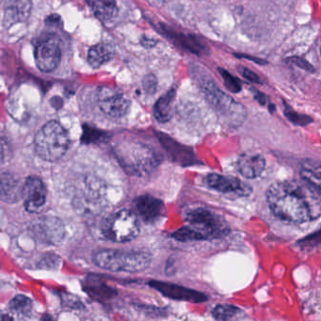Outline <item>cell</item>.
I'll return each instance as SVG.
<instances>
[{
    "instance_id": "6",
    "label": "cell",
    "mask_w": 321,
    "mask_h": 321,
    "mask_svg": "<svg viewBox=\"0 0 321 321\" xmlns=\"http://www.w3.org/2000/svg\"><path fill=\"white\" fill-rule=\"evenodd\" d=\"M186 220L198 240L223 238L228 233L224 219L206 207H196L187 211Z\"/></svg>"
},
{
    "instance_id": "18",
    "label": "cell",
    "mask_w": 321,
    "mask_h": 321,
    "mask_svg": "<svg viewBox=\"0 0 321 321\" xmlns=\"http://www.w3.org/2000/svg\"><path fill=\"white\" fill-rule=\"evenodd\" d=\"M176 92L174 89L169 90L154 104V118L159 122H167L173 118L174 113V100Z\"/></svg>"
},
{
    "instance_id": "16",
    "label": "cell",
    "mask_w": 321,
    "mask_h": 321,
    "mask_svg": "<svg viewBox=\"0 0 321 321\" xmlns=\"http://www.w3.org/2000/svg\"><path fill=\"white\" fill-rule=\"evenodd\" d=\"M238 171L245 178L255 179L263 174L266 168V160L262 154H244L239 156Z\"/></svg>"
},
{
    "instance_id": "28",
    "label": "cell",
    "mask_w": 321,
    "mask_h": 321,
    "mask_svg": "<svg viewBox=\"0 0 321 321\" xmlns=\"http://www.w3.org/2000/svg\"><path fill=\"white\" fill-rule=\"evenodd\" d=\"M9 154V144L5 141L0 140V159H3Z\"/></svg>"
},
{
    "instance_id": "22",
    "label": "cell",
    "mask_w": 321,
    "mask_h": 321,
    "mask_svg": "<svg viewBox=\"0 0 321 321\" xmlns=\"http://www.w3.org/2000/svg\"><path fill=\"white\" fill-rule=\"evenodd\" d=\"M320 172L318 162H305L301 170L302 180L320 191Z\"/></svg>"
},
{
    "instance_id": "9",
    "label": "cell",
    "mask_w": 321,
    "mask_h": 321,
    "mask_svg": "<svg viewBox=\"0 0 321 321\" xmlns=\"http://www.w3.org/2000/svg\"><path fill=\"white\" fill-rule=\"evenodd\" d=\"M35 62L39 69L45 73L54 71L60 61L61 49L56 39H46L40 42L34 51Z\"/></svg>"
},
{
    "instance_id": "15",
    "label": "cell",
    "mask_w": 321,
    "mask_h": 321,
    "mask_svg": "<svg viewBox=\"0 0 321 321\" xmlns=\"http://www.w3.org/2000/svg\"><path fill=\"white\" fill-rule=\"evenodd\" d=\"M23 185H21L20 180L14 174L0 171V200L13 204L22 198Z\"/></svg>"
},
{
    "instance_id": "13",
    "label": "cell",
    "mask_w": 321,
    "mask_h": 321,
    "mask_svg": "<svg viewBox=\"0 0 321 321\" xmlns=\"http://www.w3.org/2000/svg\"><path fill=\"white\" fill-rule=\"evenodd\" d=\"M206 184L209 187L224 194H236L238 196H247L251 192L250 185L232 176L218 174H210L206 176Z\"/></svg>"
},
{
    "instance_id": "24",
    "label": "cell",
    "mask_w": 321,
    "mask_h": 321,
    "mask_svg": "<svg viewBox=\"0 0 321 321\" xmlns=\"http://www.w3.org/2000/svg\"><path fill=\"white\" fill-rule=\"evenodd\" d=\"M9 307L16 315L28 316L33 312V302L26 296L18 295L11 301Z\"/></svg>"
},
{
    "instance_id": "26",
    "label": "cell",
    "mask_w": 321,
    "mask_h": 321,
    "mask_svg": "<svg viewBox=\"0 0 321 321\" xmlns=\"http://www.w3.org/2000/svg\"><path fill=\"white\" fill-rule=\"evenodd\" d=\"M285 115L291 122H294L296 124L305 125L309 122H312V119H310L309 117L298 114V113H296L295 111H293L292 109H289V108H286V109H285Z\"/></svg>"
},
{
    "instance_id": "11",
    "label": "cell",
    "mask_w": 321,
    "mask_h": 321,
    "mask_svg": "<svg viewBox=\"0 0 321 321\" xmlns=\"http://www.w3.org/2000/svg\"><path fill=\"white\" fill-rule=\"evenodd\" d=\"M22 197L28 212H39L46 201V187L44 182L39 177H28L23 184Z\"/></svg>"
},
{
    "instance_id": "20",
    "label": "cell",
    "mask_w": 321,
    "mask_h": 321,
    "mask_svg": "<svg viewBox=\"0 0 321 321\" xmlns=\"http://www.w3.org/2000/svg\"><path fill=\"white\" fill-rule=\"evenodd\" d=\"M114 47L109 44H97L91 46L88 53V61L91 67L98 68L108 62L114 56Z\"/></svg>"
},
{
    "instance_id": "4",
    "label": "cell",
    "mask_w": 321,
    "mask_h": 321,
    "mask_svg": "<svg viewBox=\"0 0 321 321\" xmlns=\"http://www.w3.org/2000/svg\"><path fill=\"white\" fill-rule=\"evenodd\" d=\"M120 159L129 173L146 175L160 164V154L148 144L138 142L124 144L120 151Z\"/></svg>"
},
{
    "instance_id": "23",
    "label": "cell",
    "mask_w": 321,
    "mask_h": 321,
    "mask_svg": "<svg viewBox=\"0 0 321 321\" xmlns=\"http://www.w3.org/2000/svg\"><path fill=\"white\" fill-rule=\"evenodd\" d=\"M212 315L217 320H232L244 317L245 313L237 306L229 304H220L214 308Z\"/></svg>"
},
{
    "instance_id": "21",
    "label": "cell",
    "mask_w": 321,
    "mask_h": 321,
    "mask_svg": "<svg viewBox=\"0 0 321 321\" xmlns=\"http://www.w3.org/2000/svg\"><path fill=\"white\" fill-rule=\"evenodd\" d=\"M87 2L97 18L102 21H109L118 14L115 0H87Z\"/></svg>"
},
{
    "instance_id": "29",
    "label": "cell",
    "mask_w": 321,
    "mask_h": 321,
    "mask_svg": "<svg viewBox=\"0 0 321 321\" xmlns=\"http://www.w3.org/2000/svg\"><path fill=\"white\" fill-rule=\"evenodd\" d=\"M291 61H292L293 63H295L296 65L302 67L304 70H311V69H313L312 66L309 65L308 62H306L305 60H302L301 58H292Z\"/></svg>"
},
{
    "instance_id": "31",
    "label": "cell",
    "mask_w": 321,
    "mask_h": 321,
    "mask_svg": "<svg viewBox=\"0 0 321 321\" xmlns=\"http://www.w3.org/2000/svg\"><path fill=\"white\" fill-rule=\"evenodd\" d=\"M158 1H161V2H165V1H167V0H158Z\"/></svg>"
},
{
    "instance_id": "17",
    "label": "cell",
    "mask_w": 321,
    "mask_h": 321,
    "mask_svg": "<svg viewBox=\"0 0 321 321\" xmlns=\"http://www.w3.org/2000/svg\"><path fill=\"white\" fill-rule=\"evenodd\" d=\"M160 142L162 145H164L165 150L167 151L168 154L174 159L184 165H190L194 164L195 162V155L192 150L188 148L182 146L179 143L174 142V140L170 139L164 134L160 137Z\"/></svg>"
},
{
    "instance_id": "14",
    "label": "cell",
    "mask_w": 321,
    "mask_h": 321,
    "mask_svg": "<svg viewBox=\"0 0 321 321\" xmlns=\"http://www.w3.org/2000/svg\"><path fill=\"white\" fill-rule=\"evenodd\" d=\"M136 209L146 222H154L165 216L166 207L163 201L152 195L145 194L135 201Z\"/></svg>"
},
{
    "instance_id": "3",
    "label": "cell",
    "mask_w": 321,
    "mask_h": 321,
    "mask_svg": "<svg viewBox=\"0 0 321 321\" xmlns=\"http://www.w3.org/2000/svg\"><path fill=\"white\" fill-rule=\"evenodd\" d=\"M34 145L39 157L54 162L66 154L70 145V138L59 122L51 121L45 123L37 132Z\"/></svg>"
},
{
    "instance_id": "5",
    "label": "cell",
    "mask_w": 321,
    "mask_h": 321,
    "mask_svg": "<svg viewBox=\"0 0 321 321\" xmlns=\"http://www.w3.org/2000/svg\"><path fill=\"white\" fill-rule=\"evenodd\" d=\"M101 230L110 241L124 243L135 239L141 232L139 218L127 209H122L104 219Z\"/></svg>"
},
{
    "instance_id": "8",
    "label": "cell",
    "mask_w": 321,
    "mask_h": 321,
    "mask_svg": "<svg viewBox=\"0 0 321 321\" xmlns=\"http://www.w3.org/2000/svg\"><path fill=\"white\" fill-rule=\"evenodd\" d=\"M98 105L105 115L120 119L129 113L130 100L122 91L105 87L98 92Z\"/></svg>"
},
{
    "instance_id": "10",
    "label": "cell",
    "mask_w": 321,
    "mask_h": 321,
    "mask_svg": "<svg viewBox=\"0 0 321 321\" xmlns=\"http://www.w3.org/2000/svg\"><path fill=\"white\" fill-rule=\"evenodd\" d=\"M31 230L39 240L48 244H58L65 238V226L58 218L54 217L36 219L33 222Z\"/></svg>"
},
{
    "instance_id": "12",
    "label": "cell",
    "mask_w": 321,
    "mask_h": 321,
    "mask_svg": "<svg viewBox=\"0 0 321 321\" xmlns=\"http://www.w3.org/2000/svg\"><path fill=\"white\" fill-rule=\"evenodd\" d=\"M149 284L151 287L157 290L162 295L175 301H183L194 303H200L207 301V297L205 294L178 284L159 281H151Z\"/></svg>"
},
{
    "instance_id": "2",
    "label": "cell",
    "mask_w": 321,
    "mask_h": 321,
    "mask_svg": "<svg viewBox=\"0 0 321 321\" xmlns=\"http://www.w3.org/2000/svg\"><path fill=\"white\" fill-rule=\"evenodd\" d=\"M93 262L99 268L110 271L140 272L151 265L152 255L146 250L106 249L94 253Z\"/></svg>"
},
{
    "instance_id": "7",
    "label": "cell",
    "mask_w": 321,
    "mask_h": 321,
    "mask_svg": "<svg viewBox=\"0 0 321 321\" xmlns=\"http://www.w3.org/2000/svg\"><path fill=\"white\" fill-rule=\"evenodd\" d=\"M205 84L204 92L206 99L216 110L222 122L233 127H238L244 122L246 109L241 104L236 102L214 84L210 82Z\"/></svg>"
},
{
    "instance_id": "27",
    "label": "cell",
    "mask_w": 321,
    "mask_h": 321,
    "mask_svg": "<svg viewBox=\"0 0 321 321\" xmlns=\"http://www.w3.org/2000/svg\"><path fill=\"white\" fill-rule=\"evenodd\" d=\"M240 73L243 77H246L247 79H249L251 82H256V83H260V79L257 76L256 74H254L253 72L250 71V69L248 68H241L240 69Z\"/></svg>"
},
{
    "instance_id": "19",
    "label": "cell",
    "mask_w": 321,
    "mask_h": 321,
    "mask_svg": "<svg viewBox=\"0 0 321 321\" xmlns=\"http://www.w3.org/2000/svg\"><path fill=\"white\" fill-rule=\"evenodd\" d=\"M30 0H10L6 8V23L13 24L26 20L30 13Z\"/></svg>"
},
{
    "instance_id": "30",
    "label": "cell",
    "mask_w": 321,
    "mask_h": 321,
    "mask_svg": "<svg viewBox=\"0 0 321 321\" xmlns=\"http://www.w3.org/2000/svg\"><path fill=\"white\" fill-rule=\"evenodd\" d=\"M102 134L101 133H99V132H97V131H94V132H92V136L94 137V136H101ZM88 136H90V137H88V139H85V140H88V141H90V139H91V134H88Z\"/></svg>"
},
{
    "instance_id": "1",
    "label": "cell",
    "mask_w": 321,
    "mask_h": 321,
    "mask_svg": "<svg viewBox=\"0 0 321 321\" xmlns=\"http://www.w3.org/2000/svg\"><path fill=\"white\" fill-rule=\"evenodd\" d=\"M271 212L284 222L301 224L319 218L320 191L298 180L273 183L267 192Z\"/></svg>"
},
{
    "instance_id": "25",
    "label": "cell",
    "mask_w": 321,
    "mask_h": 321,
    "mask_svg": "<svg viewBox=\"0 0 321 321\" xmlns=\"http://www.w3.org/2000/svg\"><path fill=\"white\" fill-rule=\"evenodd\" d=\"M219 72L221 74V77L224 80L225 86L229 90H231L233 92H238L241 90V85L240 82L238 81L236 77H233L227 71H225L223 69H219Z\"/></svg>"
}]
</instances>
